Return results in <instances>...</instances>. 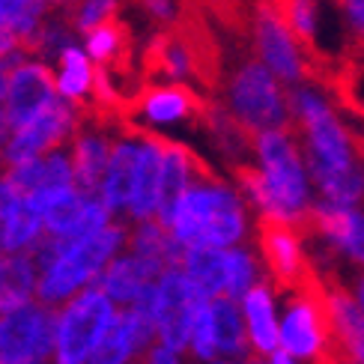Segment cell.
Segmentation results:
<instances>
[{
    "instance_id": "277c9868",
    "label": "cell",
    "mask_w": 364,
    "mask_h": 364,
    "mask_svg": "<svg viewBox=\"0 0 364 364\" xmlns=\"http://www.w3.org/2000/svg\"><path fill=\"white\" fill-rule=\"evenodd\" d=\"M248 54L275 75L287 87L308 81H323V69L314 54L299 42V36L284 21L275 0H254L248 9Z\"/></svg>"
},
{
    "instance_id": "8fae6325",
    "label": "cell",
    "mask_w": 364,
    "mask_h": 364,
    "mask_svg": "<svg viewBox=\"0 0 364 364\" xmlns=\"http://www.w3.org/2000/svg\"><path fill=\"white\" fill-rule=\"evenodd\" d=\"M206 301L182 269H168L156 284V331L159 343L179 353L188 346L194 314Z\"/></svg>"
},
{
    "instance_id": "7c38bea8",
    "label": "cell",
    "mask_w": 364,
    "mask_h": 364,
    "mask_svg": "<svg viewBox=\"0 0 364 364\" xmlns=\"http://www.w3.org/2000/svg\"><path fill=\"white\" fill-rule=\"evenodd\" d=\"M54 326L57 308L42 301L9 311L0 316V358H33L51 364L54 353Z\"/></svg>"
},
{
    "instance_id": "4dcf8cb0",
    "label": "cell",
    "mask_w": 364,
    "mask_h": 364,
    "mask_svg": "<svg viewBox=\"0 0 364 364\" xmlns=\"http://www.w3.org/2000/svg\"><path fill=\"white\" fill-rule=\"evenodd\" d=\"M230 173L236 176V182L245 188L248 200L254 206H260V212H275V203H272V194H269V182H266V173L263 168L257 164H233ZM278 215V212H275Z\"/></svg>"
},
{
    "instance_id": "ee69618b",
    "label": "cell",
    "mask_w": 364,
    "mask_h": 364,
    "mask_svg": "<svg viewBox=\"0 0 364 364\" xmlns=\"http://www.w3.org/2000/svg\"><path fill=\"white\" fill-rule=\"evenodd\" d=\"M251 364H257V361H251Z\"/></svg>"
},
{
    "instance_id": "8992f818",
    "label": "cell",
    "mask_w": 364,
    "mask_h": 364,
    "mask_svg": "<svg viewBox=\"0 0 364 364\" xmlns=\"http://www.w3.org/2000/svg\"><path fill=\"white\" fill-rule=\"evenodd\" d=\"M114 316V301L93 284L69 299L63 308H57L51 364H87Z\"/></svg>"
},
{
    "instance_id": "7402d4cb",
    "label": "cell",
    "mask_w": 364,
    "mask_h": 364,
    "mask_svg": "<svg viewBox=\"0 0 364 364\" xmlns=\"http://www.w3.org/2000/svg\"><path fill=\"white\" fill-rule=\"evenodd\" d=\"M129 248L134 257H144V260L168 269H182V257H186V245L171 233V227H164L161 221L149 218V221H138L129 230Z\"/></svg>"
},
{
    "instance_id": "b9f144b4",
    "label": "cell",
    "mask_w": 364,
    "mask_h": 364,
    "mask_svg": "<svg viewBox=\"0 0 364 364\" xmlns=\"http://www.w3.org/2000/svg\"><path fill=\"white\" fill-rule=\"evenodd\" d=\"M326 4H331V6H338V0H326Z\"/></svg>"
},
{
    "instance_id": "e575fe53",
    "label": "cell",
    "mask_w": 364,
    "mask_h": 364,
    "mask_svg": "<svg viewBox=\"0 0 364 364\" xmlns=\"http://www.w3.org/2000/svg\"><path fill=\"white\" fill-rule=\"evenodd\" d=\"M24 54H27V45L21 42V36L6 24H0V60H21Z\"/></svg>"
},
{
    "instance_id": "e0dca14e",
    "label": "cell",
    "mask_w": 364,
    "mask_h": 364,
    "mask_svg": "<svg viewBox=\"0 0 364 364\" xmlns=\"http://www.w3.org/2000/svg\"><path fill=\"white\" fill-rule=\"evenodd\" d=\"M138 138H141L138 171H134L132 200H129V209H126L134 224L156 218V209H159V179H161V144H159V132L138 129Z\"/></svg>"
},
{
    "instance_id": "f35d334b",
    "label": "cell",
    "mask_w": 364,
    "mask_h": 364,
    "mask_svg": "<svg viewBox=\"0 0 364 364\" xmlns=\"http://www.w3.org/2000/svg\"><path fill=\"white\" fill-rule=\"evenodd\" d=\"M355 299H358V305H361V311H364V272H361L358 281H355Z\"/></svg>"
},
{
    "instance_id": "7bdbcfd3",
    "label": "cell",
    "mask_w": 364,
    "mask_h": 364,
    "mask_svg": "<svg viewBox=\"0 0 364 364\" xmlns=\"http://www.w3.org/2000/svg\"><path fill=\"white\" fill-rule=\"evenodd\" d=\"M134 364H146V361H144V358H138V361H134Z\"/></svg>"
},
{
    "instance_id": "603a6c76",
    "label": "cell",
    "mask_w": 364,
    "mask_h": 364,
    "mask_svg": "<svg viewBox=\"0 0 364 364\" xmlns=\"http://www.w3.org/2000/svg\"><path fill=\"white\" fill-rule=\"evenodd\" d=\"M182 272H186V275L194 281V287L206 299L227 296V281H230V269H227V251L209 248V245L186 248V257H182Z\"/></svg>"
},
{
    "instance_id": "5b68a950",
    "label": "cell",
    "mask_w": 364,
    "mask_h": 364,
    "mask_svg": "<svg viewBox=\"0 0 364 364\" xmlns=\"http://www.w3.org/2000/svg\"><path fill=\"white\" fill-rule=\"evenodd\" d=\"M257 161L266 173L269 194L275 212L284 218L296 221L308 203V179H305V159H301V146L296 132L287 129H269L260 132L254 141Z\"/></svg>"
},
{
    "instance_id": "5bb4252c",
    "label": "cell",
    "mask_w": 364,
    "mask_h": 364,
    "mask_svg": "<svg viewBox=\"0 0 364 364\" xmlns=\"http://www.w3.org/2000/svg\"><path fill=\"white\" fill-rule=\"evenodd\" d=\"M57 84H54V66L45 60L24 54L18 63L9 69L6 81V99H4V114L12 129L24 126L27 119L42 114L51 102H57Z\"/></svg>"
},
{
    "instance_id": "6da1fadb",
    "label": "cell",
    "mask_w": 364,
    "mask_h": 364,
    "mask_svg": "<svg viewBox=\"0 0 364 364\" xmlns=\"http://www.w3.org/2000/svg\"><path fill=\"white\" fill-rule=\"evenodd\" d=\"M215 90L218 102L254 134L290 126V87L251 54H242L221 69Z\"/></svg>"
},
{
    "instance_id": "1f68e13d",
    "label": "cell",
    "mask_w": 364,
    "mask_h": 364,
    "mask_svg": "<svg viewBox=\"0 0 364 364\" xmlns=\"http://www.w3.org/2000/svg\"><path fill=\"white\" fill-rule=\"evenodd\" d=\"M227 269H230V281H227V296H230V299L245 296L251 287H254V275H257L251 254H248V251H242V248H230V251H227Z\"/></svg>"
},
{
    "instance_id": "2e32d148",
    "label": "cell",
    "mask_w": 364,
    "mask_h": 364,
    "mask_svg": "<svg viewBox=\"0 0 364 364\" xmlns=\"http://www.w3.org/2000/svg\"><path fill=\"white\" fill-rule=\"evenodd\" d=\"M197 129H203L209 134V141L215 144L221 159L227 161V168H233V164H251L248 159H257V153H254L257 134L242 126L239 119L230 111H227L218 99H209L206 102L203 117H200V126H197Z\"/></svg>"
},
{
    "instance_id": "ba28073f",
    "label": "cell",
    "mask_w": 364,
    "mask_h": 364,
    "mask_svg": "<svg viewBox=\"0 0 364 364\" xmlns=\"http://www.w3.org/2000/svg\"><path fill=\"white\" fill-rule=\"evenodd\" d=\"M146 72L153 81L171 84H194L203 81L209 87L218 84V69L212 66L206 48L182 27L176 30H156L144 54Z\"/></svg>"
},
{
    "instance_id": "d4e9b609",
    "label": "cell",
    "mask_w": 364,
    "mask_h": 364,
    "mask_svg": "<svg viewBox=\"0 0 364 364\" xmlns=\"http://www.w3.org/2000/svg\"><path fill=\"white\" fill-rule=\"evenodd\" d=\"M242 299H245V316H248V326H251V350H254V355H275L281 335H278L275 316H272L269 287L266 284H254Z\"/></svg>"
},
{
    "instance_id": "ffe728a7",
    "label": "cell",
    "mask_w": 364,
    "mask_h": 364,
    "mask_svg": "<svg viewBox=\"0 0 364 364\" xmlns=\"http://www.w3.org/2000/svg\"><path fill=\"white\" fill-rule=\"evenodd\" d=\"M54 84H57V96L75 105L81 111H90V102H93V87H96V72L99 66L87 57L84 45H72L54 60Z\"/></svg>"
},
{
    "instance_id": "9c48e42d",
    "label": "cell",
    "mask_w": 364,
    "mask_h": 364,
    "mask_svg": "<svg viewBox=\"0 0 364 364\" xmlns=\"http://www.w3.org/2000/svg\"><path fill=\"white\" fill-rule=\"evenodd\" d=\"M206 96H200L191 84L171 81H146L134 90L126 108V123L134 129L156 132V126H200L206 108Z\"/></svg>"
},
{
    "instance_id": "4fadbf2b",
    "label": "cell",
    "mask_w": 364,
    "mask_h": 364,
    "mask_svg": "<svg viewBox=\"0 0 364 364\" xmlns=\"http://www.w3.org/2000/svg\"><path fill=\"white\" fill-rule=\"evenodd\" d=\"M119 126L123 123H108V119H102V117L87 114L78 132H75V138L69 141L66 149H69L72 171H75V188L81 194L99 197Z\"/></svg>"
},
{
    "instance_id": "484cf974",
    "label": "cell",
    "mask_w": 364,
    "mask_h": 364,
    "mask_svg": "<svg viewBox=\"0 0 364 364\" xmlns=\"http://www.w3.org/2000/svg\"><path fill=\"white\" fill-rule=\"evenodd\" d=\"M209 311H212V328H215V346L218 350L227 353V355L251 353L245 326H242V316H239V308H236V299H230V296L212 299Z\"/></svg>"
},
{
    "instance_id": "44dd1931",
    "label": "cell",
    "mask_w": 364,
    "mask_h": 364,
    "mask_svg": "<svg viewBox=\"0 0 364 364\" xmlns=\"http://www.w3.org/2000/svg\"><path fill=\"white\" fill-rule=\"evenodd\" d=\"M39 266L33 254H0V316L36 299Z\"/></svg>"
},
{
    "instance_id": "cb8c5ba5",
    "label": "cell",
    "mask_w": 364,
    "mask_h": 364,
    "mask_svg": "<svg viewBox=\"0 0 364 364\" xmlns=\"http://www.w3.org/2000/svg\"><path fill=\"white\" fill-rule=\"evenodd\" d=\"M81 45H84L87 57L93 60L99 69L126 72V63L132 57V30L126 27L123 18H119V21L90 30L87 36H81Z\"/></svg>"
},
{
    "instance_id": "f546056e",
    "label": "cell",
    "mask_w": 364,
    "mask_h": 364,
    "mask_svg": "<svg viewBox=\"0 0 364 364\" xmlns=\"http://www.w3.org/2000/svg\"><path fill=\"white\" fill-rule=\"evenodd\" d=\"M132 6L156 30H176L186 21V0H132Z\"/></svg>"
},
{
    "instance_id": "8d00e7d4",
    "label": "cell",
    "mask_w": 364,
    "mask_h": 364,
    "mask_svg": "<svg viewBox=\"0 0 364 364\" xmlns=\"http://www.w3.org/2000/svg\"><path fill=\"white\" fill-rule=\"evenodd\" d=\"M18 63V60H0V108H4V99H6V81H9V69Z\"/></svg>"
},
{
    "instance_id": "ab89813d",
    "label": "cell",
    "mask_w": 364,
    "mask_h": 364,
    "mask_svg": "<svg viewBox=\"0 0 364 364\" xmlns=\"http://www.w3.org/2000/svg\"><path fill=\"white\" fill-rule=\"evenodd\" d=\"M272 358H275V364H293V361H290V353H284V350H278Z\"/></svg>"
},
{
    "instance_id": "30bf717a",
    "label": "cell",
    "mask_w": 364,
    "mask_h": 364,
    "mask_svg": "<svg viewBox=\"0 0 364 364\" xmlns=\"http://www.w3.org/2000/svg\"><path fill=\"white\" fill-rule=\"evenodd\" d=\"M257 245L266 260L269 281L278 293H296L311 272V257L296 224L275 212H260L257 218Z\"/></svg>"
},
{
    "instance_id": "f1b7e54d",
    "label": "cell",
    "mask_w": 364,
    "mask_h": 364,
    "mask_svg": "<svg viewBox=\"0 0 364 364\" xmlns=\"http://www.w3.org/2000/svg\"><path fill=\"white\" fill-rule=\"evenodd\" d=\"M123 6H126V0H75L63 15L69 18L75 33L87 36L90 30L123 18Z\"/></svg>"
},
{
    "instance_id": "60d3db41",
    "label": "cell",
    "mask_w": 364,
    "mask_h": 364,
    "mask_svg": "<svg viewBox=\"0 0 364 364\" xmlns=\"http://www.w3.org/2000/svg\"><path fill=\"white\" fill-rule=\"evenodd\" d=\"M212 4H218V6H239V4H245V0H212Z\"/></svg>"
},
{
    "instance_id": "74e56055",
    "label": "cell",
    "mask_w": 364,
    "mask_h": 364,
    "mask_svg": "<svg viewBox=\"0 0 364 364\" xmlns=\"http://www.w3.org/2000/svg\"><path fill=\"white\" fill-rule=\"evenodd\" d=\"M9 134H12V126H9L4 108H0V156H4V146H6V141H9Z\"/></svg>"
},
{
    "instance_id": "7a4b0ae2",
    "label": "cell",
    "mask_w": 364,
    "mask_h": 364,
    "mask_svg": "<svg viewBox=\"0 0 364 364\" xmlns=\"http://www.w3.org/2000/svg\"><path fill=\"white\" fill-rule=\"evenodd\" d=\"M126 239L129 227L123 224H108L102 233L81 242L60 239V251L54 254V260L39 269L36 301L48 308H63L69 299H75L99 278V272L119 254Z\"/></svg>"
},
{
    "instance_id": "836d02e7",
    "label": "cell",
    "mask_w": 364,
    "mask_h": 364,
    "mask_svg": "<svg viewBox=\"0 0 364 364\" xmlns=\"http://www.w3.org/2000/svg\"><path fill=\"white\" fill-rule=\"evenodd\" d=\"M338 15L346 39H350V51L364 48V0H338Z\"/></svg>"
},
{
    "instance_id": "ac0fdd59",
    "label": "cell",
    "mask_w": 364,
    "mask_h": 364,
    "mask_svg": "<svg viewBox=\"0 0 364 364\" xmlns=\"http://www.w3.org/2000/svg\"><path fill=\"white\" fill-rule=\"evenodd\" d=\"M164 275V269L144 260V257H134V254H126V257H114V260L99 272V278L93 281V287L108 296L117 305H132L134 299L141 296V290L146 284H156L159 278Z\"/></svg>"
},
{
    "instance_id": "d6986e66",
    "label": "cell",
    "mask_w": 364,
    "mask_h": 364,
    "mask_svg": "<svg viewBox=\"0 0 364 364\" xmlns=\"http://www.w3.org/2000/svg\"><path fill=\"white\" fill-rule=\"evenodd\" d=\"M284 21L290 24V30L299 36V42L314 54V60L323 69V78L328 81V54H326V9L331 4L326 0H275Z\"/></svg>"
},
{
    "instance_id": "9a60e30c",
    "label": "cell",
    "mask_w": 364,
    "mask_h": 364,
    "mask_svg": "<svg viewBox=\"0 0 364 364\" xmlns=\"http://www.w3.org/2000/svg\"><path fill=\"white\" fill-rule=\"evenodd\" d=\"M138 149H141V138L138 129L123 123L117 132L114 141V153L108 161V171L102 179V191L99 197L105 200V206L114 212H126L129 200H132V186H134V171H138Z\"/></svg>"
},
{
    "instance_id": "d590c367",
    "label": "cell",
    "mask_w": 364,
    "mask_h": 364,
    "mask_svg": "<svg viewBox=\"0 0 364 364\" xmlns=\"http://www.w3.org/2000/svg\"><path fill=\"white\" fill-rule=\"evenodd\" d=\"M144 361H146V364H179L176 353H173V350H168L164 343L153 346V350H149V353L144 355Z\"/></svg>"
},
{
    "instance_id": "d6a6232c",
    "label": "cell",
    "mask_w": 364,
    "mask_h": 364,
    "mask_svg": "<svg viewBox=\"0 0 364 364\" xmlns=\"http://www.w3.org/2000/svg\"><path fill=\"white\" fill-rule=\"evenodd\" d=\"M188 346H191V355H194V358H212V355L218 353V346H215V328H212L209 301H203V305L197 308V314H194Z\"/></svg>"
},
{
    "instance_id": "3957f363",
    "label": "cell",
    "mask_w": 364,
    "mask_h": 364,
    "mask_svg": "<svg viewBox=\"0 0 364 364\" xmlns=\"http://www.w3.org/2000/svg\"><path fill=\"white\" fill-rule=\"evenodd\" d=\"M171 233L186 248H227L245 236V206L227 182H191L173 212Z\"/></svg>"
},
{
    "instance_id": "52a82bcc",
    "label": "cell",
    "mask_w": 364,
    "mask_h": 364,
    "mask_svg": "<svg viewBox=\"0 0 364 364\" xmlns=\"http://www.w3.org/2000/svg\"><path fill=\"white\" fill-rule=\"evenodd\" d=\"M87 111L75 108V105L57 99L51 102L42 114H36L33 119H27L24 126L12 129L9 141L4 146V156H0V171L15 168L21 161L48 156L54 149H66L69 141L75 138V132L84 123Z\"/></svg>"
},
{
    "instance_id": "4316f807",
    "label": "cell",
    "mask_w": 364,
    "mask_h": 364,
    "mask_svg": "<svg viewBox=\"0 0 364 364\" xmlns=\"http://www.w3.org/2000/svg\"><path fill=\"white\" fill-rule=\"evenodd\" d=\"M78 42H81V36L72 30L66 15L51 12L48 18H45V24L36 30V36L27 42V54L45 60V63H54L66 48H72V45H78Z\"/></svg>"
},
{
    "instance_id": "83f0119b",
    "label": "cell",
    "mask_w": 364,
    "mask_h": 364,
    "mask_svg": "<svg viewBox=\"0 0 364 364\" xmlns=\"http://www.w3.org/2000/svg\"><path fill=\"white\" fill-rule=\"evenodd\" d=\"M51 6L45 0H0V24L15 30L24 45L36 36V30L45 24Z\"/></svg>"
}]
</instances>
